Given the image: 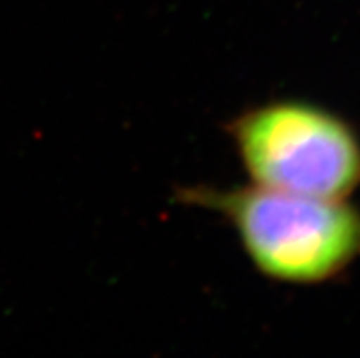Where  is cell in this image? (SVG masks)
Listing matches in <instances>:
<instances>
[{
	"mask_svg": "<svg viewBox=\"0 0 360 358\" xmlns=\"http://www.w3.org/2000/svg\"><path fill=\"white\" fill-rule=\"evenodd\" d=\"M176 201L214 212L236 232L252 267L285 286H319L360 258V210L346 200L264 186H183Z\"/></svg>",
	"mask_w": 360,
	"mask_h": 358,
	"instance_id": "1",
	"label": "cell"
},
{
	"mask_svg": "<svg viewBox=\"0 0 360 358\" xmlns=\"http://www.w3.org/2000/svg\"><path fill=\"white\" fill-rule=\"evenodd\" d=\"M251 185L347 200L360 185V139L349 122L298 99L269 101L227 122Z\"/></svg>",
	"mask_w": 360,
	"mask_h": 358,
	"instance_id": "2",
	"label": "cell"
}]
</instances>
